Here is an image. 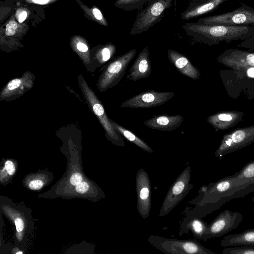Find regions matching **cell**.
Here are the masks:
<instances>
[{
    "label": "cell",
    "instance_id": "obj_16",
    "mask_svg": "<svg viewBox=\"0 0 254 254\" xmlns=\"http://www.w3.org/2000/svg\"><path fill=\"white\" fill-rule=\"evenodd\" d=\"M244 113L237 111H221L209 116L207 122L216 131L224 130L236 126L243 119Z\"/></svg>",
    "mask_w": 254,
    "mask_h": 254
},
{
    "label": "cell",
    "instance_id": "obj_38",
    "mask_svg": "<svg viewBox=\"0 0 254 254\" xmlns=\"http://www.w3.org/2000/svg\"><path fill=\"white\" fill-rule=\"evenodd\" d=\"M32 1L36 3L44 4L48 3L49 0H32Z\"/></svg>",
    "mask_w": 254,
    "mask_h": 254
},
{
    "label": "cell",
    "instance_id": "obj_24",
    "mask_svg": "<svg viewBox=\"0 0 254 254\" xmlns=\"http://www.w3.org/2000/svg\"><path fill=\"white\" fill-rule=\"evenodd\" d=\"M150 0H117L116 6L124 10L130 11L139 9Z\"/></svg>",
    "mask_w": 254,
    "mask_h": 254
},
{
    "label": "cell",
    "instance_id": "obj_2",
    "mask_svg": "<svg viewBox=\"0 0 254 254\" xmlns=\"http://www.w3.org/2000/svg\"><path fill=\"white\" fill-rule=\"evenodd\" d=\"M186 33L195 41L209 46L221 42L244 41L254 34V26L203 24L187 22L183 25Z\"/></svg>",
    "mask_w": 254,
    "mask_h": 254
},
{
    "label": "cell",
    "instance_id": "obj_11",
    "mask_svg": "<svg viewBox=\"0 0 254 254\" xmlns=\"http://www.w3.org/2000/svg\"><path fill=\"white\" fill-rule=\"evenodd\" d=\"M243 219L238 211L224 210L209 225L206 240L220 237L237 228Z\"/></svg>",
    "mask_w": 254,
    "mask_h": 254
},
{
    "label": "cell",
    "instance_id": "obj_19",
    "mask_svg": "<svg viewBox=\"0 0 254 254\" xmlns=\"http://www.w3.org/2000/svg\"><path fill=\"white\" fill-rule=\"evenodd\" d=\"M184 118L181 115H155L146 120L144 124L147 127L160 131H172L181 126Z\"/></svg>",
    "mask_w": 254,
    "mask_h": 254
},
{
    "label": "cell",
    "instance_id": "obj_8",
    "mask_svg": "<svg viewBox=\"0 0 254 254\" xmlns=\"http://www.w3.org/2000/svg\"><path fill=\"white\" fill-rule=\"evenodd\" d=\"M148 241L157 249L166 254H215L195 240L168 239L151 235Z\"/></svg>",
    "mask_w": 254,
    "mask_h": 254
},
{
    "label": "cell",
    "instance_id": "obj_36",
    "mask_svg": "<svg viewBox=\"0 0 254 254\" xmlns=\"http://www.w3.org/2000/svg\"><path fill=\"white\" fill-rule=\"evenodd\" d=\"M245 93L247 94V97L249 99H253L254 98V85L250 88L248 90H247Z\"/></svg>",
    "mask_w": 254,
    "mask_h": 254
},
{
    "label": "cell",
    "instance_id": "obj_7",
    "mask_svg": "<svg viewBox=\"0 0 254 254\" xmlns=\"http://www.w3.org/2000/svg\"><path fill=\"white\" fill-rule=\"evenodd\" d=\"M254 142V125L238 128L225 134L215 152L219 159L228 154L246 147Z\"/></svg>",
    "mask_w": 254,
    "mask_h": 254
},
{
    "label": "cell",
    "instance_id": "obj_32",
    "mask_svg": "<svg viewBox=\"0 0 254 254\" xmlns=\"http://www.w3.org/2000/svg\"><path fill=\"white\" fill-rule=\"evenodd\" d=\"M89 186L87 183L82 181L76 185V191L79 193H83L88 190Z\"/></svg>",
    "mask_w": 254,
    "mask_h": 254
},
{
    "label": "cell",
    "instance_id": "obj_29",
    "mask_svg": "<svg viewBox=\"0 0 254 254\" xmlns=\"http://www.w3.org/2000/svg\"><path fill=\"white\" fill-rule=\"evenodd\" d=\"M44 183L40 180H34L31 181L28 185L29 189L32 190H39L43 186Z\"/></svg>",
    "mask_w": 254,
    "mask_h": 254
},
{
    "label": "cell",
    "instance_id": "obj_25",
    "mask_svg": "<svg viewBox=\"0 0 254 254\" xmlns=\"http://www.w3.org/2000/svg\"><path fill=\"white\" fill-rule=\"evenodd\" d=\"M223 254H254V246H233L222 250Z\"/></svg>",
    "mask_w": 254,
    "mask_h": 254
},
{
    "label": "cell",
    "instance_id": "obj_1",
    "mask_svg": "<svg viewBox=\"0 0 254 254\" xmlns=\"http://www.w3.org/2000/svg\"><path fill=\"white\" fill-rule=\"evenodd\" d=\"M254 191V184L248 187L239 185L233 175L203 186L199 191L197 207L198 216H204L217 210L229 201L243 197Z\"/></svg>",
    "mask_w": 254,
    "mask_h": 254
},
{
    "label": "cell",
    "instance_id": "obj_23",
    "mask_svg": "<svg viewBox=\"0 0 254 254\" xmlns=\"http://www.w3.org/2000/svg\"><path fill=\"white\" fill-rule=\"evenodd\" d=\"M209 225L200 219H192L189 227L194 235L197 238L206 241V233Z\"/></svg>",
    "mask_w": 254,
    "mask_h": 254
},
{
    "label": "cell",
    "instance_id": "obj_4",
    "mask_svg": "<svg viewBox=\"0 0 254 254\" xmlns=\"http://www.w3.org/2000/svg\"><path fill=\"white\" fill-rule=\"evenodd\" d=\"M197 23L234 26H254V8L244 3L232 11L199 19Z\"/></svg>",
    "mask_w": 254,
    "mask_h": 254
},
{
    "label": "cell",
    "instance_id": "obj_26",
    "mask_svg": "<svg viewBox=\"0 0 254 254\" xmlns=\"http://www.w3.org/2000/svg\"><path fill=\"white\" fill-rule=\"evenodd\" d=\"M23 81L22 79L15 78L8 82L7 86L4 89L1 95L5 96L8 94L16 92L22 86Z\"/></svg>",
    "mask_w": 254,
    "mask_h": 254
},
{
    "label": "cell",
    "instance_id": "obj_5",
    "mask_svg": "<svg viewBox=\"0 0 254 254\" xmlns=\"http://www.w3.org/2000/svg\"><path fill=\"white\" fill-rule=\"evenodd\" d=\"M136 53L137 51L134 49L130 50L111 62L100 77L98 85L99 89L103 91L118 84Z\"/></svg>",
    "mask_w": 254,
    "mask_h": 254
},
{
    "label": "cell",
    "instance_id": "obj_27",
    "mask_svg": "<svg viewBox=\"0 0 254 254\" xmlns=\"http://www.w3.org/2000/svg\"><path fill=\"white\" fill-rule=\"evenodd\" d=\"M239 47L254 51V34L247 39L242 41Z\"/></svg>",
    "mask_w": 254,
    "mask_h": 254
},
{
    "label": "cell",
    "instance_id": "obj_6",
    "mask_svg": "<svg viewBox=\"0 0 254 254\" xmlns=\"http://www.w3.org/2000/svg\"><path fill=\"white\" fill-rule=\"evenodd\" d=\"M217 61L229 68L254 78V52L231 48L220 54Z\"/></svg>",
    "mask_w": 254,
    "mask_h": 254
},
{
    "label": "cell",
    "instance_id": "obj_37",
    "mask_svg": "<svg viewBox=\"0 0 254 254\" xmlns=\"http://www.w3.org/2000/svg\"><path fill=\"white\" fill-rule=\"evenodd\" d=\"M27 17V12L26 11H23L19 16L18 21L20 23L22 22Z\"/></svg>",
    "mask_w": 254,
    "mask_h": 254
},
{
    "label": "cell",
    "instance_id": "obj_12",
    "mask_svg": "<svg viewBox=\"0 0 254 254\" xmlns=\"http://www.w3.org/2000/svg\"><path fill=\"white\" fill-rule=\"evenodd\" d=\"M219 75L227 94L233 99L254 85V78L231 68L220 70Z\"/></svg>",
    "mask_w": 254,
    "mask_h": 254
},
{
    "label": "cell",
    "instance_id": "obj_14",
    "mask_svg": "<svg viewBox=\"0 0 254 254\" xmlns=\"http://www.w3.org/2000/svg\"><path fill=\"white\" fill-rule=\"evenodd\" d=\"M136 190L137 210L143 218H147L151 208V186L148 175L142 169L136 174Z\"/></svg>",
    "mask_w": 254,
    "mask_h": 254
},
{
    "label": "cell",
    "instance_id": "obj_17",
    "mask_svg": "<svg viewBox=\"0 0 254 254\" xmlns=\"http://www.w3.org/2000/svg\"><path fill=\"white\" fill-rule=\"evenodd\" d=\"M152 67L149 59V49L146 46L138 55L127 75L128 80L136 81L146 78L151 74Z\"/></svg>",
    "mask_w": 254,
    "mask_h": 254
},
{
    "label": "cell",
    "instance_id": "obj_34",
    "mask_svg": "<svg viewBox=\"0 0 254 254\" xmlns=\"http://www.w3.org/2000/svg\"><path fill=\"white\" fill-rule=\"evenodd\" d=\"M14 223L17 232H21L24 229L23 221L20 218H17L15 219Z\"/></svg>",
    "mask_w": 254,
    "mask_h": 254
},
{
    "label": "cell",
    "instance_id": "obj_31",
    "mask_svg": "<svg viewBox=\"0 0 254 254\" xmlns=\"http://www.w3.org/2000/svg\"><path fill=\"white\" fill-rule=\"evenodd\" d=\"M83 181L82 175L79 173L73 174L70 178V183L73 186H76Z\"/></svg>",
    "mask_w": 254,
    "mask_h": 254
},
{
    "label": "cell",
    "instance_id": "obj_28",
    "mask_svg": "<svg viewBox=\"0 0 254 254\" xmlns=\"http://www.w3.org/2000/svg\"><path fill=\"white\" fill-rule=\"evenodd\" d=\"M17 24L14 21H10L6 26L5 34L7 36L14 35L17 29Z\"/></svg>",
    "mask_w": 254,
    "mask_h": 254
},
{
    "label": "cell",
    "instance_id": "obj_18",
    "mask_svg": "<svg viewBox=\"0 0 254 254\" xmlns=\"http://www.w3.org/2000/svg\"><path fill=\"white\" fill-rule=\"evenodd\" d=\"M167 56L170 63L181 73L193 80L200 78V71L186 56L172 49L167 51Z\"/></svg>",
    "mask_w": 254,
    "mask_h": 254
},
{
    "label": "cell",
    "instance_id": "obj_30",
    "mask_svg": "<svg viewBox=\"0 0 254 254\" xmlns=\"http://www.w3.org/2000/svg\"><path fill=\"white\" fill-rule=\"evenodd\" d=\"M4 169L7 173L11 176L15 172V167L13 163L10 160H7L4 165Z\"/></svg>",
    "mask_w": 254,
    "mask_h": 254
},
{
    "label": "cell",
    "instance_id": "obj_13",
    "mask_svg": "<svg viewBox=\"0 0 254 254\" xmlns=\"http://www.w3.org/2000/svg\"><path fill=\"white\" fill-rule=\"evenodd\" d=\"M175 95L173 92H158L148 90L140 93L125 101L121 104L122 108L147 109L161 106Z\"/></svg>",
    "mask_w": 254,
    "mask_h": 254
},
{
    "label": "cell",
    "instance_id": "obj_10",
    "mask_svg": "<svg viewBox=\"0 0 254 254\" xmlns=\"http://www.w3.org/2000/svg\"><path fill=\"white\" fill-rule=\"evenodd\" d=\"M190 168L188 166L176 180L170 188L162 205L160 216L169 212L188 193L192 185L189 184Z\"/></svg>",
    "mask_w": 254,
    "mask_h": 254
},
{
    "label": "cell",
    "instance_id": "obj_22",
    "mask_svg": "<svg viewBox=\"0 0 254 254\" xmlns=\"http://www.w3.org/2000/svg\"><path fill=\"white\" fill-rule=\"evenodd\" d=\"M233 175L239 185L248 187L254 184V160L246 164L239 171Z\"/></svg>",
    "mask_w": 254,
    "mask_h": 254
},
{
    "label": "cell",
    "instance_id": "obj_39",
    "mask_svg": "<svg viewBox=\"0 0 254 254\" xmlns=\"http://www.w3.org/2000/svg\"><path fill=\"white\" fill-rule=\"evenodd\" d=\"M252 200H253V202H254V196L252 198Z\"/></svg>",
    "mask_w": 254,
    "mask_h": 254
},
{
    "label": "cell",
    "instance_id": "obj_35",
    "mask_svg": "<svg viewBox=\"0 0 254 254\" xmlns=\"http://www.w3.org/2000/svg\"><path fill=\"white\" fill-rule=\"evenodd\" d=\"M76 47L78 50L81 52H86L88 51L87 46L82 43H78L77 44Z\"/></svg>",
    "mask_w": 254,
    "mask_h": 254
},
{
    "label": "cell",
    "instance_id": "obj_15",
    "mask_svg": "<svg viewBox=\"0 0 254 254\" xmlns=\"http://www.w3.org/2000/svg\"><path fill=\"white\" fill-rule=\"evenodd\" d=\"M229 0H190L188 6L181 14L182 20H190L214 11Z\"/></svg>",
    "mask_w": 254,
    "mask_h": 254
},
{
    "label": "cell",
    "instance_id": "obj_33",
    "mask_svg": "<svg viewBox=\"0 0 254 254\" xmlns=\"http://www.w3.org/2000/svg\"><path fill=\"white\" fill-rule=\"evenodd\" d=\"M92 12L93 15L97 20L102 21L103 23V24L105 25H107L105 20L103 17V14H102L101 11L99 9H98L97 8H94L92 10Z\"/></svg>",
    "mask_w": 254,
    "mask_h": 254
},
{
    "label": "cell",
    "instance_id": "obj_21",
    "mask_svg": "<svg viewBox=\"0 0 254 254\" xmlns=\"http://www.w3.org/2000/svg\"><path fill=\"white\" fill-rule=\"evenodd\" d=\"M110 121L115 129L122 136L142 150L150 153L153 152V150L151 148L134 133L115 122L111 120H110Z\"/></svg>",
    "mask_w": 254,
    "mask_h": 254
},
{
    "label": "cell",
    "instance_id": "obj_9",
    "mask_svg": "<svg viewBox=\"0 0 254 254\" xmlns=\"http://www.w3.org/2000/svg\"><path fill=\"white\" fill-rule=\"evenodd\" d=\"M83 90L87 100L90 103L93 111L98 117L104 127L107 137L114 144L120 146H124L125 142L121 135L114 128L110 119L107 116L104 108L100 101L97 98L94 92L87 86L83 80L81 82Z\"/></svg>",
    "mask_w": 254,
    "mask_h": 254
},
{
    "label": "cell",
    "instance_id": "obj_3",
    "mask_svg": "<svg viewBox=\"0 0 254 254\" xmlns=\"http://www.w3.org/2000/svg\"><path fill=\"white\" fill-rule=\"evenodd\" d=\"M174 0H150L147 6L136 15L129 34L135 35L147 31L158 23Z\"/></svg>",
    "mask_w": 254,
    "mask_h": 254
},
{
    "label": "cell",
    "instance_id": "obj_20",
    "mask_svg": "<svg viewBox=\"0 0 254 254\" xmlns=\"http://www.w3.org/2000/svg\"><path fill=\"white\" fill-rule=\"evenodd\" d=\"M223 247L240 246H254V229H249L235 234L226 235L221 241Z\"/></svg>",
    "mask_w": 254,
    "mask_h": 254
}]
</instances>
